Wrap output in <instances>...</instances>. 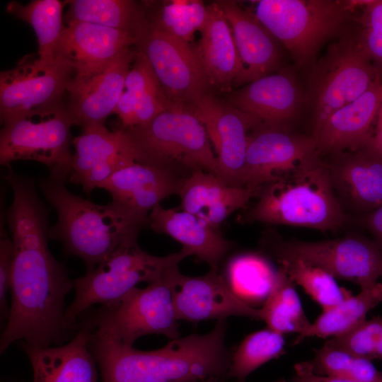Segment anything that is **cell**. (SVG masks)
<instances>
[{
	"mask_svg": "<svg viewBox=\"0 0 382 382\" xmlns=\"http://www.w3.org/2000/svg\"><path fill=\"white\" fill-rule=\"evenodd\" d=\"M13 192L6 218L13 243L11 303L0 340L4 353L14 342L35 347L61 343L69 330L65 298L74 288L64 264L48 247V209L33 179L9 172Z\"/></svg>",
	"mask_w": 382,
	"mask_h": 382,
	"instance_id": "1",
	"label": "cell"
},
{
	"mask_svg": "<svg viewBox=\"0 0 382 382\" xmlns=\"http://www.w3.org/2000/svg\"><path fill=\"white\" fill-rule=\"evenodd\" d=\"M226 320L205 334L170 340L144 351L124 345L93 326L89 347L102 382H199L226 378L232 354L226 345Z\"/></svg>",
	"mask_w": 382,
	"mask_h": 382,
	"instance_id": "2",
	"label": "cell"
},
{
	"mask_svg": "<svg viewBox=\"0 0 382 382\" xmlns=\"http://www.w3.org/2000/svg\"><path fill=\"white\" fill-rule=\"evenodd\" d=\"M320 156H313L262 185L255 204L239 215L238 221L322 231L341 227L347 216L334 190L328 163Z\"/></svg>",
	"mask_w": 382,
	"mask_h": 382,
	"instance_id": "3",
	"label": "cell"
},
{
	"mask_svg": "<svg viewBox=\"0 0 382 382\" xmlns=\"http://www.w3.org/2000/svg\"><path fill=\"white\" fill-rule=\"evenodd\" d=\"M69 176L49 173L40 187L57 214L50 226L49 238L60 241L66 253L81 258L86 271L94 269L132 231L110 202L102 205L71 192L65 185Z\"/></svg>",
	"mask_w": 382,
	"mask_h": 382,
	"instance_id": "4",
	"label": "cell"
},
{
	"mask_svg": "<svg viewBox=\"0 0 382 382\" xmlns=\"http://www.w3.org/2000/svg\"><path fill=\"white\" fill-rule=\"evenodd\" d=\"M138 235L127 236L94 269L74 280L75 296L65 311L71 330L76 327V318L91 306L114 303L138 284L161 279L170 267L191 255L184 248L163 257L150 255L139 247Z\"/></svg>",
	"mask_w": 382,
	"mask_h": 382,
	"instance_id": "5",
	"label": "cell"
},
{
	"mask_svg": "<svg viewBox=\"0 0 382 382\" xmlns=\"http://www.w3.org/2000/svg\"><path fill=\"white\" fill-rule=\"evenodd\" d=\"M148 163L188 178L196 170L219 177L218 161L206 129L190 111L170 107L148 123L123 128Z\"/></svg>",
	"mask_w": 382,
	"mask_h": 382,
	"instance_id": "6",
	"label": "cell"
},
{
	"mask_svg": "<svg viewBox=\"0 0 382 382\" xmlns=\"http://www.w3.org/2000/svg\"><path fill=\"white\" fill-rule=\"evenodd\" d=\"M255 14L288 50L298 66L314 62L322 45L345 31L349 1L260 0Z\"/></svg>",
	"mask_w": 382,
	"mask_h": 382,
	"instance_id": "7",
	"label": "cell"
},
{
	"mask_svg": "<svg viewBox=\"0 0 382 382\" xmlns=\"http://www.w3.org/2000/svg\"><path fill=\"white\" fill-rule=\"evenodd\" d=\"M380 71L356 34L343 33L313 64L306 96L313 113V133L335 111L361 96Z\"/></svg>",
	"mask_w": 382,
	"mask_h": 382,
	"instance_id": "8",
	"label": "cell"
},
{
	"mask_svg": "<svg viewBox=\"0 0 382 382\" xmlns=\"http://www.w3.org/2000/svg\"><path fill=\"white\" fill-rule=\"evenodd\" d=\"M178 271L175 265L161 279L144 288L136 286L118 301L102 305L91 318L95 328L128 346L147 335H163L170 340L178 338L173 299Z\"/></svg>",
	"mask_w": 382,
	"mask_h": 382,
	"instance_id": "9",
	"label": "cell"
},
{
	"mask_svg": "<svg viewBox=\"0 0 382 382\" xmlns=\"http://www.w3.org/2000/svg\"><path fill=\"white\" fill-rule=\"evenodd\" d=\"M74 77L66 62L54 58L45 63L27 54L16 66L0 74V117L4 125L42 115L60 107L63 94Z\"/></svg>",
	"mask_w": 382,
	"mask_h": 382,
	"instance_id": "10",
	"label": "cell"
},
{
	"mask_svg": "<svg viewBox=\"0 0 382 382\" xmlns=\"http://www.w3.org/2000/svg\"><path fill=\"white\" fill-rule=\"evenodd\" d=\"M137 51L149 61L171 107L185 108L212 88L196 47L149 21L137 32Z\"/></svg>",
	"mask_w": 382,
	"mask_h": 382,
	"instance_id": "11",
	"label": "cell"
},
{
	"mask_svg": "<svg viewBox=\"0 0 382 382\" xmlns=\"http://www.w3.org/2000/svg\"><path fill=\"white\" fill-rule=\"evenodd\" d=\"M37 117H23L3 125L1 165L9 168L14 161L33 160L45 164L50 173L69 175L74 122L67 109L62 106Z\"/></svg>",
	"mask_w": 382,
	"mask_h": 382,
	"instance_id": "12",
	"label": "cell"
},
{
	"mask_svg": "<svg viewBox=\"0 0 382 382\" xmlns=\"http://www.w3.org/2000/svg\"><path fill=\"white\" fill-rule=\"evenodd\" d=\"M277 260L300 259L326 271L335 279L351 281L361 289L382 278V252L371 240L359 236L320 241L291 240L272 248Z\"/></svg>",
	"mask_w": 382,
	"mask_h": 382,
	"instance_id": "13",
	"label": "cell"
},
{
	"mask_svg": "<svg viewBox=\"0 0 382 382\" xmlns=\"http://www.w3.org/2000/svg\"><path fill=\"white\" fill-rule=\"evenodd\" d=\"M184 109L204 125L217 158L219 178L228 185L242 187L248 136L262 122L210 92Z\"/></svg>",
	"mask_w": 382,
	"mask_h": 382,
	"instance_id": "14",
	"label": "cell"
},
{
	"mask_svg": "<svg viewBox=\"0 0 382 382\" xmlns=\"http://www.w3.org/2000/svg\"><path fill=\"white\" fill-rule=\"evenodd\" d=\"M186 178L139 161L115 171L99 188L111 196L110 204L133 231L148 224L152 209L165 198L179 195Z\"/></svg>",
	"mask_w": 382,
	"mask_h": 382,
	"instance_id": "15",
	"label": "cell"
},
{
	"mask_svg": "<svg viewBox=\"0 0 382 382\" xmlns=\"http://www.w3.org/2000/svg\"><path fill=\"white\" fill-rule=\"evenodd\" d=\"M319 153L312 136L262 125L248 134L241 186L261 187Z\"/></svg>",
	"mask_w": 382,
	"mask_h": 382,
	"instance_id": "16",
	"label": "cell"
},
{
	"mask_svg": "<svg viewBox=\"0 0 382 382\" xmlns=\"http://www.w3.org/2000/svg\"><path fill=\"white\" fill-rule=\"evenodd\" d=\"M75 152L68 180L79 185L86 194L107 180L127 163L139 161V155L125 130L110 131L105 125L82 127L73 139Z\"/></svg>",
	"mask_w": 382,
	"mask_h": 382,
	"instance_id": "17",
	"label": "cell"
},
{
	"mask_svg": "<svg viewBox=\"0 0 382 382\" xmlns=\"http://www.w3.org/2000/svg\"><path fill=\"white\" fill-rule=\"evenodd\" d=\"M178 320L199 322L244 316L260 320L259 309L242 300L224 276L210 270L204 275L189 277L177 272L173 291Z\"/></svg>",
	"mask_w": 382,
	"mask_h": 382,
	"instance_id": "18",
	"label": "cell"
},
{
	"mask_svg": "<svg viewBox=\"0 0 382 382\" xmlns=\"http://www.w3.org/2000/svg\"><path fill=\"white\" fill-rule=\"evenodd\" d=\"M137 41V36L129 31L85 22H70L57 45L54 58L70 65L74 79H83L103 70Z\"/></svg>",
	"mask_w": 382,
	"mask_h": 382,
	"instance_id": "19",
	"label": "cell"
},
{
	"mask_svg": "<svg viewBox=\"0 0 382 382\" xmlns=\"http://www.w3.org/2000/svg\"><path fill=\"white\" fill-rule=\"evenodd\" d=\"M306 100L294 72L286 67L232 91L226 100L264 125L289 129Z\"/></svg>",
	"mask_w": 382,
	"mask_h": 382,
	"instance_id": "20",
	"label": "cell"
},
{
	"mask_svg": "<svg viewBox=\"0 0 382 382\" xmlns=\"http://www.w3.org/2000/svg\"><path fill=\"white\" fill-rule=\"evenodd\" d=\"M216 3L231 26L242 66L233 88L280 69L283 61L282 44L255 14L233 1Z\"/></svg>",
	"mask_w": 382,
	"mask_h": 382,
	"instance_id": "21",
	"label": "cell"
},
{
	"mask_svg": "<svg viewBox=\"0 0 382 382\" xmlns=\"http://www.w3.org/2000/svg\"><path fill=\"white\" fill-rule=\"evenodd\" d=\"M371 138L359 147L332 154L327 162L337 198L362 215L382 206V156Z\"/></svg>",
	"mask_w": 382,
	"mask_h": 382,
	"instance_id": "22",
	"label": "cell"
},
{
	"mask_svg": "<svg viewBox=\"0 0 382 382\" xmlns=\"http://www.w3.org/2000/svg\"><path fill=\"white\" fill-rule=\"evenodd\" d=\"M136 54L137 50L127 48L100 72L71 80L66 109L74 125L81 127L105 125L106 118L114 113Z\"/></svg>",
	"mask_w": 382,
	"mask_h": 382,
	"instance_id": "23",
	"label": "cell"
},
{
	"mask_svg": "<svg viewBox=\"0 0 382 382\" xmlns=\"http://www.w3.org/2000/svg\"><path fill=\"white\" fill-rule=\"evenodd\" d=\"M93 328L90 318L68 343L60 346L21 342L32 365L33 382H97V361L89 347Z\"/></svg>",
	"mask_w": 382,
	"mask_h": 382,
	"instance_id": "24",
	"label": "cell"
},
{
	"mask_svg": "<svg viewBox=\"0 0 382 382\" xmlns=\"http://www.w3.org/2000/svg\"><path fill=\"white\" fill-rule=\"evenodd\" d=\"M382 103V79L378 75L358 98L332 113L313 133L320 154H330L366 144L369 129Z\"/></svg>",
	"mask_w": 382,
	"mask_h": 382,
	"instance_id": "25",
	"label": "cell"
},
{
	"mask_svg": "<svg viewBox=\"0 0 382 382\" xmlns=\"http://www.w3.org/2000/svg\"><path fill=\"white\" fill-rule=\"evenodd\" d=\"M260 190L231 186L214 174L196 170L185 179L178 195L182 210L203 219L218 231L221 224L257 197Z\"/></svg>",
	"mask_w": 382,
	"mask_h": 382,
	"instance_id": "26",
	"label": "cell"
},
{
	"mask_svg": "<svg viewBox=\"0 0 382 382\" xmlns=\"http://www.w3.org/2000/svg\"><path fill=\"white\" fill-rule=\"evenodd\" d=\"M148 224L155 232L180 243L183 248L208 264L212 271L218 272L220 262L234 245L198 216L183 210L165 209L160 204L151 211Z\"/></svg>",
	"mask_w": 382,
	"mask_h": 382,
	"instance_id": "27",
	"label": "cell"
},
{
	"mask_svg": "<svg viewBox=\"0 0 382 382\" xmlns=\"http://www.w3.org/2000/svg\"><path fill=\"white\" fill-rule=\"evenodd\" d=\"M206 21L196 47L212 88L231 93L242 66L231 26L219 5L207 6Z\"/></svg>",
	"mask_w": 382,
	"mask_h": 382,
	"instance_id": "28",
	"label": "cell"
},
{
	"mask_svg": "<svg viewBox=\"0 0 382 382\" xmlns=\"http://www.w3.org/2000/svg\"><path fill=\"white\" fill-rule=\"evenodd\" d=\"M382 302V283L361 289L337 305L323 311L310 328L297 337V342L308 337H335L345 333L366 319L367 313Z\"/></svg>",
	"mask_w": 382,
	"mask_h": 382,
	"instance_id": "29",
	"label": "cell"
},
{
	"mask_svg": "<svg viewBox=\"0 0 382 382\" xmlns=\"http://www.w3.org/2000/svg\"><path fill=\"white\" fill-rule=\"evenodd\" d=\"M294 282L279 266L272 288L259 308L260 320L267 328L282 335L296 332L303 334L311 323L306 317Z\"/></svg>",
	"mask_w": 382,
	"mask_h": 382,
	"instance_id": "30",
	"label": "cell"
},
{
	"mask_svg": "<svg viewBox=\"0 0 382 382\" xmlns=\"http://www.w3.org/2000/svg\"><path fill=\"white\" fill-rule=\"evenodd\" d=\"M67 22H85L131 32H137L146 22L139 4L129 0L66 1Z\"/></svg>",
	"mask_w": 382,
	"mask_h": 382,
	"instance_id": "31",
	"label": "cell"
},
{
	"mask_svg": "<svg viewBox=\"0 0 382 382\" xmlns=\"http://www.w3.org/2000/svg\"><path fill=\"white\" fill-rule=\"evenodd\" d=\"M66 1L33 0L25 5L10 1L7 11L33 28L38 43L37 55L45 63L54 61V52L64 26L62 11Z\"/></svg>",
	"mask_w": 382,
	"mask_h": 382,
	"instance_id": "32",
	"label": "cell"
},
{
	"mask_svg": "<svg viewBox=\"0 0 382 382\" xmlns=\"http://www.w3.org/2000/svg\"><path fill=\"white\" fill-rule=\"evenodd\" d=\"M225 278L230 288L242 300H265L274 283L277 270L267 259L257 253H242L232 257Z\"/></svg>",
	"mask_w": 382,
	"mask_h": 382,
	"instance_id": "33",
	"label": "cell"
},
{
	"mask_svg": "<svg viewBox=\"0 0 382 382\" xmlns=\"http://www.w3.org/2000/svg\"><path fill=\"white\" fill-rule=\"evenodd\" d=\"M284 343L283 335L270 328L250 333L232 354L226 378L245 382L257 368L282 355Z\"/></svg>",
	"mask_w": 382,
	"mask_h": 382,
	"instance_id": "34",
	"label": "cell"
},
{
	"mask_svg": "<svg viewBox=\"0 0 382 382\" xmlns=\"http://www.w3.org/2000/svg\"><path fill=\"white\" fill-rule=\"evenodd\" d=\"M291 279L299 284L323 308H330L350 296L340 288L335 279L323 269L300 259L277 260Z\"/></svg>",
	"mask_w": 382,
	"mask_h": 382,
	"instance_id": "35",
	"label": "cell"
},
{
	"mask_svg": "<svg viewBox=\"0 0 382 382\" xmlns=\"http://www.w3.org/2000/svg\"><path fill=\"white\" fill-rule=\"evenodd\" d=\"M311 364L315 373L354 382H382V373L371 360L324 344L315 350Z\"/></svg>",
	"mask_w": 382,
	"mask_h": 382,
	"instance_id": "36",
	"label": "cell"
},
{
	"mask_svg": "<svg viewBox=\"0 0 382 382\" xmlns=\"http://www.w3.org/2000/svg\"><path fill=\"white\" fill-rule=\"evenodd\" d=\"M207 8L202 1L177 0L168 2L161 8L152 22L165 32L190 43L194 34L203 27Z\"/></svg>",
	"mask_w": 382,
	"mask_h": 382,
	"instance_id": "37",
	"label": "cell"
},
{
	"mask_svg": "<svg viewBox=\"0 0 382 382\" xmlns=\"http://www.w3.org/2000/svg\"><path fill=\"white\" fill-rule=\"evenodd\" d=\"M325 345L369 360L382 359V317L376 316L338 336Z\"/></svg>",
	"mask_w": 382,
	"mask_h": 382,
	"instance_id": "38",
	"label": "cell"
},
{
	"mask_svg": "<svg viewBox=\"0 0 382 382\" xmlns=\"http://www.w3.org/2000/svg\"><path fill=\"white\" fill-rule=\"evenodd\" d=\"M358 19L360 24L356 34L364 52L380 71L382 69V0H371L361 7Z\"/></svg>",
	"mask_w": 382,
	"mask_h": 382,
	"instance_id": "39",
	"label": "cell"
},
{
	"mask_svg": "<svg viewBox=\"0 0 382 382\" xmlns=\"http://www.w3.org/2000/svg\"><path fill=\"white\" fill-rule=\"evenodd\" d=\"M13 260V243L4 227V217L1 214L0 225V315L1 320L8 319L10 306L6 295L11 290Z\"/></svg>",
	"mask_w": 382,
	"mask_h": 382,
	"instance_id": "40",
	"label": "cell"
},
{
	"mask_svg": "<svg viewBox=\"0 0 382 382\" xmlns=\"http://www.w3.org/2000/svg\"><path fill=\"white\" fill-rule=\"evenodd\" d=\"M293 382H354L342 378L323 376L315 373L311 361L297 363Z\"/></svg>",
	"mask_w": 382,
	"mask_h": 382,
	"instance_id": "41",
	"label": "cell"
},
{
	"mask_svg": "<svg viewBox=\"0 0 382 382\" xmlns=\"http://www.w3.org/2000/svg\"><path fill=\"white\" fill-rule=\"evenodd\" d=\"M363 225L374 237V242L382 252V206L363 214L361 217Z\"/></svg>",
	"mask_w": 382,
	"mask_h": 382,
	"instance_id": "42",
	"label": "cell"
},
{
	"mask_svg": "<svg viewBox=\"0 0 382 382\" xmlns=\"http://www.w3.org/2000/svg\"><path fill=\"white\" fill-rule=\"evenodd\" d=\"M371 142L375 149L382 156V103L377 115L375 133L371 138Z\"/></svg>",
	"mask_w": 382,
	"mask_h": 382,
	"instance_id": "43",
	"label": "cell"
},
{
	"mask_svg": "<svg viewBox=\"0 0 382 382\" xmlns=\"http://www.w3.org/2000/svg\"><path fill=\"white\" fill-rule=\"evenodd\" d=\"M224 378H211L199 382H226Z\"/></svg>",
	"mask_w": 382,
	"mask_h": 382,
	"instance_id": "44",
	"label": "cell"
},
{
	"mask_svg": "<svg viewBox=\"0 0 382 382\" xmlns=\"http://www.w3.org/2000/svg\"><path fill=\"white\" fill-rule=\"evenodd\" d=\"M277 382H287V381L282 378V379H280V380L277 381Z\"/></svg>",
	"mask_w": 382,
	"mask_h": 382,
	"instance_id": "45",
	"label": "cell"
}]
</instances>
